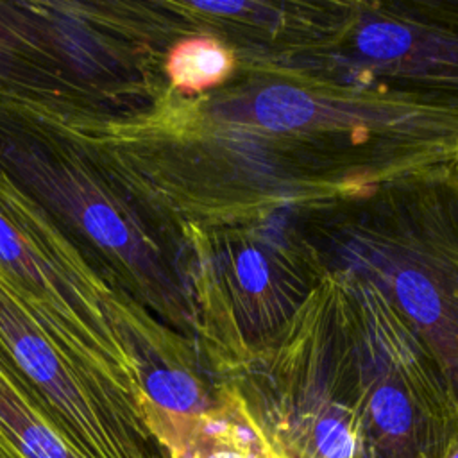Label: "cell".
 <instances>
[{
    "label": "cell",
    "mask_w": 458,
    "mask_h": 458,
    "mask_svg": "<svg viewBox=\"0 0 458 458\" xmlns=\"http://www.w3.org/2000/svg\"><path fill=\"white\" fill-rule=\"evenodd\" d=\"M231 66L227 50L209 38H191L177 43L166 61L172 84L182 91H197L216 84Z\"/></svg>",
    "instance_id": "277c9868"
},
{
    "label": "cell",
    "mask_w": 458,
    "mask_h": 458,
    "mask_svg": "<svg viewBox=\"0 0 458 458\" xmlns=\"http://www.w3.org/2000/svg\"><path fill=\"white\" fill-rule=\"evenodd\" d=\"M0 358L86 458H168L147 422L145 352L0 261Z\"/></svg>",
    "instance_id": "6da1fadb"
},
{
    "label": "cell",
    "mask_w": 458,
    "mask_h": 458,
    "mask_svg": "<svg viewBox=\"0 0 458 458\" xmlns=\"http://www.w3.org/2000/svg\"><path fill=\"white\" fill-rule=\"evenodd\" d=\"M356 45L363 55L388 61L408 52L411 45V34L399 23L374 21L358 32Z\"/></svg>",
    "instance_id": "8992f818"
},
{
    "label": "cell",
    "mask_w": 458,
    "mask_h": 458,
    "mask_svg": "<svg viewBox=\"0 0 458 458\" xmlns=\"http://www.w3.org/2000/svg\"><path fill=\"white\" fill-rule=\"evenodd\" d=\"M0 451L7 458H86L0 358Z\"/></svg>",
    "instance_id": "3957f363"
},
{
    "label": "cell",
    "mask_w": 458,
    "mask_h": 458,
    "mask_svg": "<svg viewBox=\"0 0 458 458\" xmlns=\"http://www.w3.org/2000/svg\"><path fill=\"white\" fill-rule=\"evenodd\" d=\"M0 458H7V456H5V454L0 451Z\"/></svg>",
    "instance_id": "30bf717a"
},
{
    "label": "cell",
    "mask_w": 458,
    "mask_h": 458,
    "mask_svg": "<svg viewBox=\"0 0 458 458\" xmlns=\"http://www.w3.org/2000/svg\"><path fill=\"white\" fill-rule=\"evenodd\" d=\"M395 292L406 311L419 322L429 324L438 317V293L426 276L415 270L399 272L395 277Z\"/></svg>",
    "instance_id": "52a82bcc"
},
{
    "label": "cell",
    "mask_w": 458,
    "mask_h": 458,
    "mask_svg": "<svg viewBox=\"0 0 458 458\" xmlns=\"http://www.w3.org/2000/svg\"><path fill=\"white\" fill-rule=\"evenodd\" d=\"M317 113L313 98L293 86L265 88L254 100L256 120L270 131H292L306 125Z\"/></svg>",
    "instance_id": "5b68a950"
},
{
    "label": "cell",
    "mask_w": 458,
    "mask_h": 458,
    "mask_svg": "<svg viewBox=\"0 0 458 458\" xmlns=\"http://www.w3.org/2000/svg\"><path fill=\"white\" fill-rule=\"evenodd\" d=\"M168 458H286L267 438L234 390L199 415L166 449Z\"/></svg>",
    "instance_id": "7a4b0ae2"
},
{
    "label": "cell",
    "mask_w": 458,
    "mask_h": 458,
    "mask_svg": "<svg viewBox=\"0 0 458 458\" xmlns=\"http://www.w3.org/2000/svg\"><path fill=\"white\" fill-rule=\"evenodd\" d=\"M236 276L247 292H261L268 283V267L258 250H243L236 258Z\"/></svg>",
    "instance_id": "ba28073f"
},
{
    "label": "cell",
    "mask_w": 458,
    "mask_h": 458,
    "mask_svg": "<svg viewBox=\"0 0 458 458\" xmlns=\"http://www.w3.org/2000/svg\"><path fill=\"white\" fill-rule=\"evenodd\" d=\"M193 7L211 13V14H236L247 7L245 2L234 0H220V2H193Z\"/></svg>",
    "instance_id": "9c48e42d"
}]
</instances>
